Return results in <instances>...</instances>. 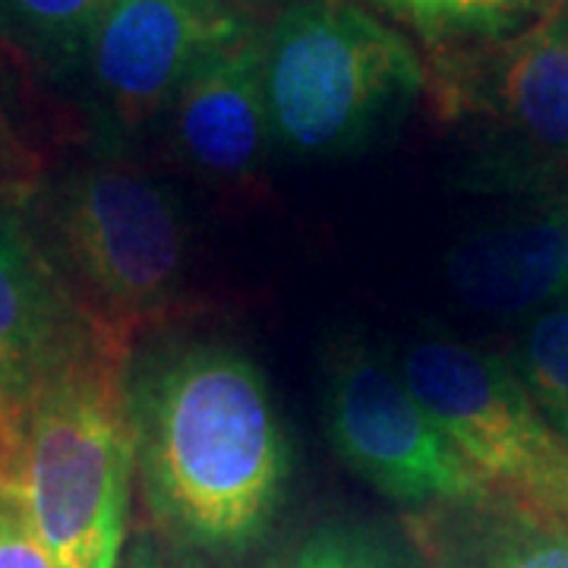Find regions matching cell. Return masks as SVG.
Wrapping results in <instances>:
<instances>
[{"mask_svg": "<svg viewBox=\"0 0 568 568\" xmlns=\"http://www.w3.org/2000/svg\"><path fill=\"white\" fill-rule=\"evenodd\" d=\"M121 568H164V562L149 537H136V544L121 559Z\"/></svg>", "mask_w": 568, "mask_h": 568, "instance_id": "obj_19", "label": "cell"}, {"mask_svg": "<svg viewBox=\"0 0 568 568\" xmlns=\"http://www.w3.org/2000/svg\"><path fill=\"white\" fill-rule=\"evenodd\" d=\"M544 414H547L549 424L556 426V433L566 439V446H568V410H547V407H544Z\"/></svg>", "mask_w": 568, "mask_h": 568, "instance_id": "obj_21", "label": "cell"}, {"mask_svg": "<svg viewBox=\"0 0 568 568\" xmlns=\"http://www.w3.org/2000/svg\"><path fill=\"white\" fill-rule=\"evenodd\" d=\"M467 58L446 54L443 102L470 111L511 162L528 171L568 168V0H552L525 29Z\"/></svg>", "mask_w": 568, "mask_h": 568, "instance_id": "obj_8", "label": "cell"}, {"mask_svg": "<svg viewBox=\"0 0 568 568\" xmlns=\"http://www.w3.org/2000/svg\"><path fill=\"white\" fill-rule=\"evenodd\" d=\"M108 0H0V44L48 80H73Z\"/></svg>", "mask_w": 568, "mask_h": 568, "instance_id": "obj_13", "label": "cell"}, {"mask_svg": "<svg viewBox=\"0 0 568 568\" xmlns=\"http://www.w3.org/2000/svg\"><path fill=\"white\" fill-rule=\"evenodd\" d=\"M36 244L85 320L123 351L168 323L186 287L178 196L126 155L89 152L22 193Z\"/></svg>", "mask_w": 568, "mask_h": 568, "instance_id": "obj_2", "label": "cell"}, {"mask_svg": "<svg viewBox=\"0 0 568 568\" xmlns=\"http://www.w3.org/2000/svg\"><path fill=\"white\" fill-rule=\"evenodd\" d=\"M556 215H559V237H562V284H566L562 301H568V203L559 205Z\"/></svg>", "mask_w": 568, "mask_h": 568, "instance_id": "obj_20", "label": "cell"}, {"mask_svg": "<svg viewBox=\"0 0 568 568\" xmlns=\"http://www.w3.org/2000/svg\"><path fill=\"white\" fill-rule=\"evenodd\" d=\"M171 145L196 178L219 186L253 183L275 152L265 99V29L256 22L219 44L168 108Z\"/></svg>", "mask_w": 568, "mask_h": 568, "instance_id": "obj_10", "label": "cell"}, {"mask_svg": "<svg viewBox=\"0 0 568 568\" xmlns=\"http://www.w3.org/2000/svg\"><path fill=\"white\" fill-rule=\"evenodd\" d=\"M417 530L426 568H568V528L503 496L426 511Z\"/></svg>", "mask_w": 568, "mask_h": 568, "instance_id": "obj_12", "label": "cell"}, {"mask_svg": "<svg viewBox=\"0 0 568 568\" xmlns=\"http://www.w3.org/2000/svg\"><path fill=\"white\" fill-rule=\"evenodd\" d=\"M448 284L477 313L534 316L566 297L559 215L487 227L448 253Z\"/></svg>", "mask_w": 568, "mask_h": 568, "instance_id": "obj_11", "label": "cell"}, {"mask_svg": "<svg viewBox=\"0 0 568 568\" xmlns=\"http://www.w3.org/2000/svg\"><path fill=\"white\" fill-rule=\"evenodd\" d=\"M398 373L496 496L568 528L566 439L511 364L426 335L405 347Z\"/></svg>", "mask_w": 568, "mask_h": 568, "instance_id": "obj_5", "label": "cell"}, {"mask_svg": "<svg viewBox=\"0 0 568 568\" xmlns=\"http://www.w3.org/2000/svg\"><path fill=\"white\" fill-rule=\"evenodd\" d=\"M219 3H231V0H219ZM231 7H234V3H231Z\"/></svg>", "mask_w": 568, "mask_h": 568, "instance_id": "obj_22", "label": "cell"}, {"mask_svg": "<svg viewBox=\"0 0 568 568\" xmlns=\"http://www.w3.org/2000/svg\"><path fill=\"white\" fill-rule=\"evenodd\" d=\"M41 168L36 155L22 145L13 123L7 121L0 104V193H26L39 181Z\"/></svg>", "mask_w": 568, "mask_h": 568, "instance_id": "obj_18", "label": "cell"}, {"mask_svg": "<svg viewBox=\"0 0 568 568\" xmlns=\"http://www.w3.org/2000/svg\"><path fill=\"white\" fill-rule=\"evenodd\" d=\"M0 568H58L32 528L20 493L0 474Z\"/></svg>", "mask_w": 568, "mask_h": 568, "instance_id": "obj_17", "label": "cell"}, {"mask_svg": "<svg viewBox=\"0 0 568 568\" xmlns=\"http://www.w3.org/2000/svg\"><path fill=\"white\" fill-rule=\"evenodd\" d=\"M439 54L508 39L537 20L552 0H369Z\"/></svg>", "mask_w": 568, "mask_h": 568, "instance_id": "obj_14", "label": "cell"}, {"mask_svg": "<svg viewBox=\"0 0 568 568\" xmlns=\"http://www.w3.org/2000/svg\"><path fill=\"white\" fill-rule=\"evenodd\" d=\"M136 484L183 556L231 566L260 547L291 487V443L260 364L231 342H164L126 364Z\"/></svg>", "mask_w": 568, "mask_h": 568, "instance_id": "obj_1", "label": "cell"}, {"mask_svg": "<svg viewBox=\"0 0 568 568\" xmlns=\"http://www.w3.org/2000/svg\"><path fill=\"white\" fill-rule=\"evenodd\" d=\"M268 568H410L383 530L357 521H323L291 540Z\"/></svg>", "mask_w": 568, "mask_h": 568, "instance_id": "obj_15", "label": "cell"}, {"mask_svg": "<svg viewBox=\"0 0 568 568\" xmlns=\"http://www.w3.org/2000/svg\"><path fill=\"white\" fill-rule=\"evenodd\" d=\"M250 26L219 0H108L73 73L92 152L126 155V145L168 114L186 77Z\"/></svg>", "mask_w": 568, "mask_h": 568, "instance_id": "obj_7", "label": "cell"}, {"mask_svg": "<svg viewBox=\"0 0 568 568\" xmlns=\"http://www.w3.org/2000/svg\"><path fill=\"white\" fill-rule=\"evenodd\" d=\"M99 342L104 335L36 244L22 193H0V436L63 366Z\"/></svg>", "mask_w": 568, "mask_h": 568, "instance_id": "obj_9", "label": "cell"}, {"mask_svg": "<svg viewBox=\"0 0 568 568\" xmlns=\"http://www.w3.org/2000/svg\"><path fill=\"white\" fill-rule=\"evenodd\" d=\"M130 354L108 338L89 347L0 436V474L58 568H121L136 480Z\"/></svg>", "mask_w": 568, "mask_h": 568, "instance_id": "obj_3", "label": "cell"}, {"mask_svg": "<svg viewBox=\"0 0 568 568\" xmlns=\"http://www.w3.org/2000/svg\"><path fill=\"white\" fill-rule=\"evenodd\" d=\"M429 73L405 32L357 0H294L265 29L275 149L297 162L354 155L398 126Z\"/></svg>", "mask_w": 568, "mask_h": 568, "instance_id": "obj_4", "label": "cell"}, {"mask_svg": "<svg viewBox=\"0 0 568 568\" xmlns=\"http://www.w3.org/2000/svg\"><path fill=\"white\" fill-rule=\"evenodd\" d=\"M511 369L547 410H568V301L534 313L518 338Z\"/></svg>", "mask_w": 568, "mask_h": 568, "instance_id": "obj_16", "label": "cell"}, {"mask_svg": "<svg viewBox=\"0 0 568 568\" xmlns=\"http://www.w3.org/2000/svg\"><path fill=\"white\" fill-rule=\"evenodd\" d=\"M323 414L335 455L398 506L426 515L496 496L420 405L398 366L373 347L342 342L332 351Z\"/></svg>", "mask_w": 568, "mask_h": 568, "instance_id": "obj_6", "label": "cell"}]
</instances>
